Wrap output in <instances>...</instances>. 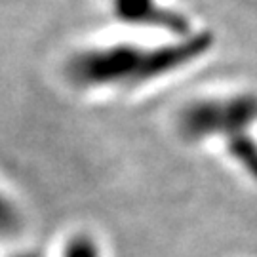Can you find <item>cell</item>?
Returning <instances> with one entry per match:
<instances>
[{"label": "cell", "mask_w": 257, "mask_h": 257, "mask_svg": "<svg viewBox=\"0 0 257 257\" xmlns=\"http://www.w3.org/2000/svg\"><path fill=\"white\" fill-rule=\"evenodd\" d=\"M63 257H101V253L90 236H76L67 244Z\"/></svg>", "instance_id": "5"}, {"label": "cell", "mask_w": 257, "mask_h": 257, "mask_svg": "<svg viewBox=\"0 0 257 257\" xmlns=\"http://www.w3.org/2000/svg\"><path fill=\"white\" fill-rule=\"evenodd\" d=\"M211 46L210 35H187L160 46L110 44L84 50L67 63L69 80L84 90L120 88L130 90L162 78L196 61Z\"/></svg>", "instance_id": "1"}, {"label": "cell", "mask_w": 257, "mask_h": 257, "mask_svg": "<svg viewBox=\"0 0 257 257\" xmlns=\"http://www.w3.org/2000/svg\"><path fill=\"white\" fill-rule=\"evenodd\" d=\"M114 16L130 25L162 29L175 35H185L189 23L181 14L166 8L160 0H109Z\"/></svg>", "instance_id": "3"}, {"label": "cell", "mask_w": 257, "mask_h": 257, "mask_svg": "<svg viewBox=\"0 0 257 257\" xmlns=\"http://www.w3.org/2000/svg\"><path fill=\"white\" fill-rule=\"evenodd\" d=\"M18 257H38L37 253H23V255H18Z\"/></svg>", "instance_id": "6"}, {"label": "cell", "mask_w": 257, "mask_h": 257, "mask_svg": "<svg viewBox=\"0 0 257 257\" xmlns=\"http://www.w3.org/2000/svg\"><path fill=\"white\" fill-rule=\"evenodd\" d=\"M21 227V217L16 206L0 193V238L14 236Z\"/></svg>", "instance_id": "4"}, {"label": "cell", "mask_w": 257, "mask_h": 257, "mask_svg": "<svg viewBox=\"0 0 257 257\" xmlns=\"http://www.w3.org/2000/svg\"><path fill=\"white\" fill-rule=\"evenodd\" d=\"M257 93H234L189 103L177 116V128L189 141L219 138L229 155L257 181Z\"/></svg>", "instance_id": "2"}]
</instances>
